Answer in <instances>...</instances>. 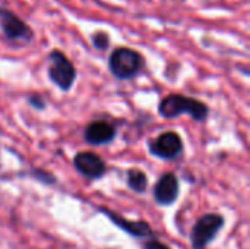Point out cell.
Returning <instances> with one entry per match:
<instances>
[{
	"mask_svg": "<svg viewBox=\"0 0 250 249\" xmlns=\"http://www.w3.org/2000/svg\"><path fill=\"white\" fill-rule=\"evenodd\" d=\"M158 113L164 119H176L182 114H189L193 120L204 122L209 114V107L196 98L183 94H170L161 100Z\"/></svg>",
	"mask_w": 250,
	"mask_h": 249,
	"instance_id": "obj_1",
	"label": "cell"
},
{
	"mask_svg": "<svg viewBox=\"0 0 250 249\" xmlns=\"http://www.w3.org/2000/svg\"><path fill=\"white\" fill-rule=\"evenodd\" d=\"M144 66V57L139 51L129 47H117L108 57V69L111 75L120 81L135 78Z\"/></svg>",
	"mask_w": 250,
	"mask_h": 249,
	"instance_id": "obj_2",
	"label": "cell"
},
{
	"mask_svg": "<svg viewBox=\"0 0 250 249\" xmlns=\"http://www.w3.org/2000/svg\"><path fill=\"white\" fill-rule=\"evenodd\" d=\"M224 226H226V219L221 214L208 213L199 217L190 230L192 249H208Z\"/></svg>",
	"mask_w": 250,
	"mask_h": 249,
	"instance_id": "obj_3",
	"label": "cell"
},
{
	"mask_svg": "<svg viewBox=\"0 0 250 249\" xmlns=\"http://www.w3.org/2000/svg\"><path fill=\"white\" fill-rule=\"evenodd\" d=\"M48 79L62 91H69L76 79L73 63L60 50H53L48 54Z\"/></svg>",
	"mask_w": 250,
	"mask_h": 249,
	"instance_id": "obj_4",
	"label": "cell"
},
{
	"mask_svg": "<svg viewBox=\"0 0 250 249\" xmlns=\"http://www.w3.org/2000/svg\"><path fill=\"white\" fill-rule=\"evenodd\" d=\"M0 31L10 41H21L23 44L32 41L34 31L16 13L6 7H0Z\"/></svg>",
	"mask_w": 250,
	"mask_h": 249,
	"instance_id": "obj_5",
	"label": "cell"
},
{
	"mask_svg": "<svg viewBox=\"0 0 250 249\" xmlns=\"http://www.w3.org/2000/svg\"><path fill=\"white\" fill-rule=\"evenodd\" d=\"M149 153L161 160H174L183 153V139L177 132L168 131L158 135L148 144Z\"/></svg>",
	"mask_w": 250,
	"mask_h": 249,
	"instance_id": "obj_6",
	"label": "cell"
},
{
	"mask_svg": "<svg viewBox=\"0 0 250 249\" xmlns=\"http://www.w3.org/2000/svg\"><path fill=\"white\" fill-rule=\"evenodd\" d=\"M97 210L100 213H103L116 227H119L120 230H123L125 233H127L133 238H138V239L154 238V230H152L151 225L145 220L132 222V220H127L126 217L120 216L119 213H116L110 208H105V207H98Z\"/></svg>",
	"mask_w": 250,
	"mask_h": 249,
	"instance_id": "obj_7",
	"label": "cell"
},
{
	"mask_svg": "<svg viewBox=\"0 0 250 249\" xmlns=\"http://www.w3.org/2000/svg\"><path fill=\"white\" fill-rule=\"evenodd\" d=\"M73 166L79 175L89 181L101 179L107 172L105 161L92 151H81L73 158Z\"/></svg>",
	"mask_w": 250,
	"mask_h": 249,
	"instance_id": "obj_8",
	"label": "cell"
},
{
	"mask_svg": "<svg viewBox=\"0 0 250 249\" xmlns=\"http://www.w3.org/2000/svg\"><path fill=\"white\" fill-rule=\"evenodd\" d=\"M179 194H180V183L173 172H167L161 175V178L157 181L152 189L154 200L161 207L173 205L177 201Z\"/></svg>",
	"mask_w": 250,
	"mask_h": 249,
	"instance_id": "obj_9",
	"label": "cell"
},
{
	"mask_svg": "<svg viewBox=\"0 0 250 249\" xmlns=\"http://www.w3.org/2000/svg\"><path fill=\"white\" fill-rule=\"evenodd\" d=\"M116 128L110 122L95 120L91 122L83 131V139L91 145H105L116 138Z\"/></svg>",
	"mask_w": 250,
	"mask_h": 249,
	"instance_id": "obj_10",
	"label": "cell"
},
{
	"mask_svg": "<svg viewBox=\"0 0 250 249\" xmlns=\"http://www.w3.org/2000/svg\"><path fill=\"white\" fill-rule=\"evenodd\" d=\"M127 186L136 194H145L148 189V176L141 169H129L126 176Z\"/></svg>",
	"mask_w": 250,
	"mask_h": 249,
	"instance_id": "obj_11",
	"label": "cell"
},
{
	"mask_svg": "<svg viewBox=\"0 0 250 249\" xmlns=\"http://www.w3.org/2000/svg\"><path fill=\"white\" fill-rule=\"evenodd\" d=\"M29 175H31V178H34L35 181H38L44 185H56L57 183L56 176L47 170H42V169H32L29 172Z\"/></svg>",
	"mask_w": 250,
	"mask_h": 249,
	"instance_id": "obj_12",
	"label": "cell"
},
{
	"mask_svg": "<svg viewBox=\"0 0 250 249\" xmlns=\"http://www.w3.org/2000/svg\"><path fill=\"white\" fill-rule=\"evenodd\" d=\"M91 41H92V44H94V47H95L97 50L104 51V50H107L108 45H110V35H108L107 32H104V31H97V32L92 34Z\"/></svg>",
	"mask_w": 250,
	"mask_h": 249,
	"instance_id": "obj_13",
	"label": "cell"
},
{
	"mask_svg": "<svg viewBox=\"0 0 250 249\" xmlns=\"http://www.w3.org/2000/svg\"><path fill=\"white\" fill-rule=\"evenodd\" d=\"M28 103L34 109H37V110H44L45 106H47V103H45V100H44V97L41 94H32V95H29L28 97Z\"/></svg>",
	"mask_w": 250,
	"mask_h": 249,
	"instance_id": "obj_14",
	"label": "cell"
},
{
	"mask_svg": "<svg viewBox=\"0 0 250 249\" xmlns=\"http://www.w3.org/2000/svg\"><path fill=\"white\" fill-rule=\"evenodd\" d=\"M142 249H171V248H170L168 245L163 244L161 241H158V239L152 238V239H149L148 242H145V244L142 245Z\"/></svg>",
	"mask_w": 250,
	"mask_h": 249,
	"instance_id": "obj_15",
	"label": "cell"
},
{
	"mask_svg": "<svg viewBox=\"0 0 250 249\" xmlns=\"http://www.w3.org/2000/svg\"><path fill=\"white\" fill-rule=\"evenodd\" d=\"M0 169H1V157H0Z\"/></svg>",
	"mask_w": 250,
	"mask_h": 249,
	"instance_id": "obj_16",
	"label": "cell"
}]
</instances>
